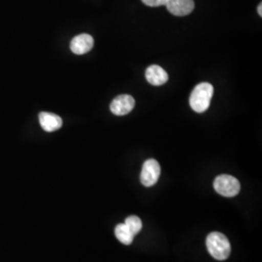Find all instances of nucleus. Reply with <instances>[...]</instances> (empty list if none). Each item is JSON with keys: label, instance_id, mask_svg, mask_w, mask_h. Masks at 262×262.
<instances>
[{"label": "nucleus", "instance_id": "11", "mask_svg": "<svg viewBox=\"0 0 262 262\" xmlns=\"http://www.w3.org/2000/svg\"><path fill=\"white\" fill-rule=\"evenodd\" d=\"M124 225H126V227L128 228V230L130 231L132 234H138L142 229V222L140 219L136 215H130L125 220Z\"/></svg>", "mask_w": 262, "mask_h": 262}, {"label": "nucleus", "instance_id": "5", "mask_svg": "<svg viewBox=\"0 0 262 262\" xmlns=\"http://www.w3.org/2000/svg\"><path fill=\"white\" fill-rule=\"evenodd\" d=\"M135 106L134 98L128 94H122L117 96L110 105V110L114 115L124 116L130 113Z\"/></svg>", "mask_w": 262, "mask_h": 262}, {"label": "nucleus", "instance_id": "6", "mask_svg": "<svg viewBox=\"0 0 262 262\" xmlns=\"http://www.w3.org/2000/svg\"><path fill=\"white\" fill-rule=\"evenodd\" d=\"M94 40L90 34L83 33L77 35L70 43V49L76 55H84L94 47Z\"/></svg>", "mask_w": 262, "mask_h": 262}, {"label": "nucleus", "instance_id": "1", "mask_svg": "<svg viewBox=\"0 0 262 262\" xmlns=\"http://www.w3.org/2000/svg\"><path fill=\"white\" fill-rule=\"evenodd\" d=\"M214 94V88L209 83H201L193 89L189 97L191 109L196 113H204L209 108Z\"/></svg>", "mask_w": 262, "mask_h": 262}, {"label": "nucleus", "instance_id": "12", "mask_svg": "<svg viewBox=\"0 0 262 262\" xmlns=\"http://www.w3.org/2000/svg\"><path fill=\"white\" fill-rule=\"evenodd\" d=\"M144 4L150 7H158V6H163L166 5L168 0H142Z\"/></svg>", "mask_w": 262, "mask_h": 262}, {"label": "nucleus", "instance_id": "7", "mask_svg": "<svg viewBox=\"0 0 262 262\" xmlns=\"http://www.w3.org/2000/svg\"><path fill=\"white\" fill-rule=\"evenodd\" d=\"M166 7L172 15L184 17L193 11L194 2L193 0H168Z\"/></svg>", "mask_w": 262, "mask_h": 262}, {"label": "nucleus", "instance_id": "9", "mask_svg": "<svg viewBox=\"0 0 262 262\" xmlns=\"http://www.w3.org/2000/svg\"><path fill=\"white\" fill-rule=\"evenodd\" d=\"M146 79L152 85H161L168 81V74L159 66H150L146 70Z\"/></svg>", "mask_w": 262, "mask_h": 262}, {"label": "nucleus", "instance_id": "13", "mask_svg": "<svg viewBox=\"0 0 262 262\" xmlns=\"http://www.w3.org/2000/svg\"><path fill=\"white\" fill-rule=\"evenodd\" d=\"M262 4L261 3H260V4H259V6H258V8H257V12H258V14H259V16H260V17H261L262 16Z\"/></svg>", "mask_w": 262, "mask_h": 262}, {"label": "nucleus", "instance_id": "10", "mask_svg": "<svg viewBox=\"0 0 262 262\" xmlns=\"http://www.w3.org/2000/svg\"><path fill=\"white\" fill-rule=\"evenodd\" d=\"M115 234L117 239L124 245H130L134 239V235L131 233L124 224H120L116 226Z\"/></svg>", "mask_w": 262, "mask_h": 262}, {"label": "nucleus", "instance_id": "4", "mask_svg": "<svg viewBox=\"0 0 262 262\" xmlns=\"http://www.w3.org/2000/svg\"><path fill=\"white\" fill-rule=\"evenodd\" d=\"M160 176V166L156 159H148L143 164L141 171L140 180L145 187H151L156 185Z\"/></svg>", "mask_w": 262, "mask_h": 262}, {"label": "nucleus", "instance_id": "3", "mask_svg": "<svg viewBox=\"0 0 262 262\" xmlns=\"http://www.w3.org/2000/svg\"><path fill=\"white\" fill-rule=\"evenodd\" d=\"M214 188L215 191L225 197L236 196L240 191V183L230 175H220L215 179Z\"/></svg>", "mask_w": 262, "mask_h": 262}, {"label": "nucleus", "instance_id": "8", "mask_svg": "<svg viewBox=\"0 0 262 262\" xmlns=\"http://www.w3.org/2000/svg\"><path fill=\"white\" fill-rule=\"evenodd\" d=\"M39 122L42 128L47 132L57 130L62 126V120L59 116L52 113L41 112L39 114Z\"/></svg>", "mask_w": 262, "mask_h": 262}, {"label": "nucleus", "instance_id": "2", "mask_svg": "<svg viewBox=\"0 0 262 262\" xmlns=\"http://www.w3.org/2000/svg\"><path fill=\"white\" fill-rule=\"evenodd\" d=\"M209 253L217 260H225L229 257L231 247L225 235L220 232H212L208 235L206 240Z\"/></svg>", "mask_w": 262, "mask_h": 262}]
</instances>
